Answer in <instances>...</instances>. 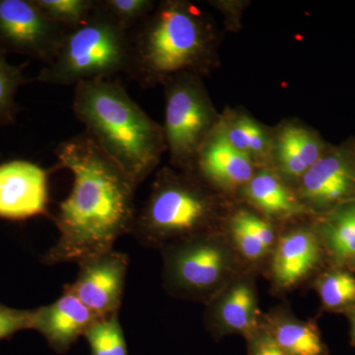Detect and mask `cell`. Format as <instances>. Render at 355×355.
<instances>
[{
	"mask_svg": "<svg viewBox=\"0 0 355 355\" xmlns=\"http://www.w3.org/2000/svg\"><path fill=\"white\" fill-rule=\"evenodd\" d=\"M326 150L316 132L296 123L284 125L272 139V158L289 179H301Z\"/></svg>",
	"mask_w": 355,
	"mask_h": 355,
	"instance_id": "cell-14",
	"label": "cell"
},
{
	"mask_svg": "<svg viewBox=\"0 0 355 355\" xmlns=\"http://www.w3.org/2000/svg\"><path fill=\"white\" fill-rule=\"evenodd\" d=\"M216 200L200 180L163 168L130 234L141 244L161 247L202 237L216 220Z\"/></svg>",
	"mask_w": 355,
	"mask_h": 355,
	"instance_id": "cell-4",
	"label": "cell"
},
{
	"mask_svg": "<svg viewBox=\"0 0 355 355\" xmlns=\"http://www.w3.org/2000/svg\"><path fill=\"white\" fill-rule=\"evenodd\" d=\"M165 120L163 132L172 164L190 173L203 142L219 123L200 76L178 74L163 83Z\"/></svg>",
	"mask_w": 355,
	"mask_h": 355,
	"instance_id": "cell-6",
	"label": "cell"
},
{
	"mask_svg": "<svg viewBox=\"0 0 355 355\" xmlns=\"http://www.w3.org/2000/svg\"><path fill=\"white\" fill-rule=\"evenodd\" d=\"M98 6L119 24L132 31L155 9L153 0H97Z\"/></svg>",
	"mask_w": 355,
	"mask_h": 355,
	"instance_id": "cell-25",
	"label": "cell"
},
{
	"mask_svg": "<svg viewBox=\"0 0 355 355\" xmlns=\"http://www.w3.org/2000/svg\"><path fill=\"white\" fill-rule=\"evenodd\" d=\"M49 171L30 161L0 165V218L22 221L48 216Z\"/></svg>",
	"mask_w": 355,
	"mask_h": 355,
	"instance_id": "cell-10",
	"label": "cell"
},
{
	"mask_svg": "<svg viewBox=\"0 0 355 355\" xmlns=\"http://www.w3.org/2000/svg\"><path fill=\"white\" fill-rule=\"evenodd\" d=\"M77 265L76 279L64 288L99 317L119 312L127 280L128 254L113 249L84 259Z\"/></svg>",
	"mask_w": 355,
	"mask_h": 355,
	"instance_id": "cell-9",
	"label": "cell"
},
{
	"mask_svg": "<svg viewBox=\"0 0 355 355\" xmlns=\"http://www.w3.org/2000/svg\"><path fill=\"white\" fill-rule=\"evenodd\" d=\"M130 31L98 6L90 16L65 34L50 64L35 80L69 86L127 73L130 67Z\"/></svg>",
	"mask_w": 355,
	"mask_h": 355,
	"instance_id": "cell-5",
	"label": "cell"
},
{
	"mask_svg": "<svg viewBox=\"0 0 355 355\" xmlns=\"http://www.w3.org/2000/svg\"><path fill=\"white\" fill-rule=\"evenodd\" d=\"M51 20L67 30L84 22L96 7V0H35Z\"/></svg>",
	"mask_w": 355,
	"mask_h": 355,
	"instance_id": "cell-23",
	"label": "cell"
},
{
	"mask_svg": "<svg viewBox=\"0 0 355 355\" xmlns=\"http://www.w3.org/2000/svg\"><path fill=\"white\" fill-rule=\"evenodd\" d=\"M233 219L241 224L252 235L270 250L275 243V231L265 219L249 211H239L233 216Z\"/></svg>",
	"mask_w": 355,
	"mask_h": 355,
	"instance_id": "cell-28",
	"label": "cell"
},
{
	"mask_svg": "<svg viewBox=\"0 0 355 355\" xmlns=\"http://www.w3.org/2000/svg\"><path fill=\"white\" fill-rule=\"evenodd\" d=\"M244 195L254 207L272 218H286L305 212L304 205L282 179L268 169L254 173L245 186Z\"/></svg>",
	"mask_w": 355,
	"mask_h": 355,
	"instance_id": "cell-16",
	"label": "cell"
},
{
	"mask_svg": "<svg viewBox=\"0 0 355 355\" xmlns=\"http://www.w3.org/2000/svg\"><path fill=\"white\" fill-rule=\"evenodd\" d=\"M25 83L22 67L8 62L0 48V125H9L15 121L18 111L16 94Z\"/></svg>",
	"mask_w": 355,
	"mask_h": 355,
	"instance_id": "cell-22",
	"label": "cell"
},
{
	"mask_svg": "<svg viewBox=\"0 0 355 355\" xmlns=\"http://www.w3.org/2000/svg\"><path fill=\"white\" fill-rule=\"evenodd\" d=\"M231 234L236 246L248 260L257 261L263 258L268 250L259 242L246 228L232 218L230 224Z\"/></svg>",
	"mask_w": 355,
	"mask_h": 355,
	"instance_id": "cell-27",
	"label": "cell"
},
{
	"mask_svg": "<svg viewBox=\"0 0 355 355\" xmlns=\"http://www.w3.org/2000/svg\"><path fill=\"white\" fill-rule=\"evenodd\" d=\"M268 331L287 355H327L321 336L313 324L280 320Z\"/></svg>",
	"mask_w": 355,
	"mask_h": 355,
	"instance_id": "cell-20",
	"label": "cell"
},
{
	"mask_svg": "<svg viewBox=\"0 0 355 355\" xmlns=\"http://www.w3.org/2000/svg\"><path fill=\"white\" fill-rule=\"evenodd\" d=\"M319 259L316 236L306 229L292 231L280 240L273 259L275 282L282 287L294 286L315 268Z\"/></svg>",
	"mask_w": 355,
	"mask_h": 355,
	"instance_id": "cell-15",
	"label": "cell"
},
{
	"mask_svg": "<svg viewBox=\"0 0 355 355\" xmlns=\"http://www.w3.org/2000/svg\"><path fill=\"white\" fill-rule=\"evenodd\" d=\"M249 340V355H287L268 331H258Z\"/></svg>",
	"mask_w": 355,
	"mask_h": 355,
	"instance_id": "cell-29",
	"label": "cell"
},
{
	"mask_svg": "<svg viewBox=\"0 0 355 355\" xmlns=\"http://www.w3.org/2000/svg\"><path fill=\"white\" fill-rule=\"evenodd\" d=\"M254 163L229 142L220 120L203 142L188 174L227 191L245 186L254 175Z\"/></svg>",
	"mask_w": 355,
	"mask_h": 355,
	"instance_id": "cell-12",
	"label": "cell"
},
{
	"mask_svg": "<svg viewBox=\"0 0 355 355\" xmlns=\"http://www.w3.org/2000/svg\"><path fill=\"white\" fill-rule=\"evenodd\" d=\"M72 110L91 139L137 187L167 150L162 125L140 108L118 77L76 84Z\"/></svg>",
	"mask_w": 355,
	"mask_h": 355,
	"instance_id": "cell-2",
	"label": "cell"
},
{
	"mask_svg": "<svg viewBox=\"0 0 355 355\" xmlns=\"http://www.w3.org/2000/svg\"><path fill=\"white\" fill-rule=\"evenodd\" d=\"M216 319L227 333L242 334L251 338L257 329V299L246 282L235 284L216 308Z\"/></svg>",
	"mask_w": 355,
	"mask_h": 355,
	"instance_id": "cell-18",
	"label": "cell"
},
{
	"mask_svg": "<svg viewBox=\"0 0 355 355\" xmlns=\"http://www.w3.org/2000/svg\"><path fill=\"white\" fill-rule=\"evenodd\" d=\"M220 125L229 142L254 165L272 158V137L251 116L231 112L222 116Z\"/></svg>",
	"mask_w": 355,
	"mask_h": 355,
	"instance_id": "cell-17",
	"label": "cell"
},
{
	"mask_svg": "<svg viewBox=\"0 0 355 355\" xmlns=\"http://www.w3.org/2000/svg\"><path fill=\"white\" fill-rule=\"evenodd\" d=\"M301 196L315 209H335L355 200V153L327 149L301 178Z\"/></svg>",
	"mask_w": 355,
	"mask_h": 355,
	"instance_id": "cell-11",
	"label": "cell"
},
{
	"mask_svg": "<svg viewBox=\"0 0 355 355\" xmlns=\"http://www.w3.org/2000/svg\"><path fill=\"white\" fill-rule=\"evenodd\" d=\"M128 76L144 88L182 73L200 76L214 62L216 33L207 16L184 0H166L130 31Z\"/></svg>",
	"mask_w": 355,
	"mask_h": 355,
	"instance_id": "cell-3",
	"label": "cell"
},
{
	"mask_svg": "<svg viewBox=\"0 0 355 355\" xmlns=\"http://www.w3.org/2000/svg\"><path fill=\"white\" fill-rule=\"evenodd\" d=\"M83 336L92 355H128L119 312L98 319Z\"/></svg>",
	"mask_w": 355,
	"mask_h": 355,
	"instance_id": "cell-21",
	"label": "cell"
},
{
	"mask_svg": "<svg viewBox=\"0 0 355 355\" xmlns=\"http://www.w3.org/2000/svg\"><path fill=\"white\" fill-rule=\"evenodd\" d=\"M320 233L334 258H355V200L336 207L322 222Z\"/></svg>",
	"mask_w": 355,
	"mask_h": 355,
	"instance_id": "cell-19",
	"label": "cell"
},
{
	"mask_svg": "<svg viewBox=\"0 0 355 355\" xmlns=\"http://www.w3.org/2000/svg\"><path fill=\"white\" fill-rule=\"evenodd\" d=\"M31 330L44 336L58 354H65L100 318L72 292L64 293L50 305L34 309Z\"/></svg>",
	"mask_w": 355,
	"mask_h": 355,
	"instance_id": "cell-13",
	"label": "cell"
},
{
	"mask_svg": "<svg viewBox=\"0 0 355 355\" xmlns=\"http://www.w3.org/2000/svg\"><path fill=\"white\" fill-rule=\"evenodd\" d=\"M55 153L57 169L71 172L73 184L53 216L58 241L42 261L78 263L111 251L119 238L132 233L137 184L86 132L60 142Z\"/></svg>",
	"mask_w": 355,
	"mask_h": 355,
	"instance_id": "cell-1",
	"label": "cell"
},
{
	"mask_svg": "<svg viewBox=\"0 0 355 355\" xmlns=\"http://www.w3.org/2000/svg\"><path fill=\"white\" fill-rule=\"evenodd\" d=\"M352 343L355 345V313L354 318H352Z\"/></svg>",
	"mask_w": 355,
	"mask_h": 355,
	"instance_id": "cell-30",
	"label": "cell"
},
{
	"mask_svg": "<svg viewBox=\"0 0 355 355\" xmlns=\"http://www.w3.org/2000/svg\"><path fill=\"white\" fill-rule=\"evenodd\" d=\"M69 30L35 0H0V48L50 64Z\"/></svg>",
	"mask_w": 355,
	"mask_h": 355,
	"instance_id": "cell-8",
	"label": "cell"
},
{
	"mask_svg": "<svg viewBox=\"0 0 355 355\" xmlns=\"http://www.w3.org/2000/svg\"><path fill=\"white\" fill-rule=\"evenodd\" d=\"M320 297L324 305L338 309L355 302V279L347 272H334L320 280Z\"/></svg>",
	"mask_w": 355,
	"mask_h": 355,
	"instance_id": "cell-24",
	"label": "cell"
},
{
	"mask_svg": "<svg viewBox=\"0 0 355 355\" xmlns=\"http://www.w3.org/2000/svg\"><path fill=\"white\" fill-rule=\"evenodd\" d=\"M35 310H21L0 303V340L18 331L31 330Z\"/></svg>",
	"mask_w": 355,
	"mask_h": 355,
	"instance_id": "cell-26",
	"label": "cell"
},
{
	"mask_svg": "<svg viewBox=\"0 0 355 355\" xmlns=\"http://www.w3.org/2000/svg\"><path fill=\"white\" fill-rule=\"evenodd\" d=\"M163 248L166 286L183 297L198 298L209 293L220 284L230 266L225 248L207 236Z\"/></svg>",
	"mask_w": 355,
	"mask_h": 355,
	"instance_id": "cell-7",
	"label": "cell"
}]
</instances>
